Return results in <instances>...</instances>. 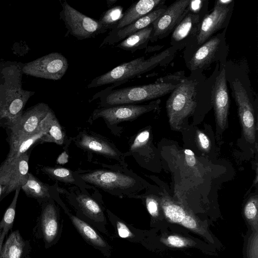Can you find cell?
<instances>
[{
    "label": "cell",
    "instance_id": "obj_4",
    "mask_svg": "<svg viewBox=\"0 0 258 258\" xmlns=\"http://www.w3.org/2000/svg\"><path fill=\"white\" fill-rule=\"evenodd\" d=\"M178 51L176 47L170 46L148 59H145V56H141L120 64L111 70L94 78L88 85L87 88L109 84H112L110 87L114 88L159 66L167 64L174 58Z\"/></svg>",
    "mask_w": 258,
    "mask_h": 258
},
{
    "label": "cell",
    "instance_id": "obj_7",
    "mask_svg": "<svg viewBox=\"0 0 258 258\" xmlns=\"http://www.w3.org/2000/svg\"><path fill=\"white\" fill-rule=\"evenodd\" d=\"M226 32V28L213 36L191 55L185 62L191 73H203L214 62L226 63L228 52Z\"/></svg>",
    "mask_w": 258,
    "mask_h": 258
},
{
    "label": "cell",
    "instance_id": "obj_25",
    "mask_svg": "<svg viewBox=\"0 0 258 258\" xmlns=\"http://www.w3.org/2000/svg\"><path fill=\"white\" fill-rule=\"evenodd\" d=\"M46 130V121L45 117L41 122L40 128L35 134L20 139H7L10 150L5 160L12 161L24 153L28 152L30 149L35 145L40 144V139L45 133Z\"/></svg>",
    "mask_w": 258,
    "mask_h": 258
},
{
    "label": "cell",
    "instance_id": "obj_2",
    "mask_svg": "<svg viewBox=\"0 0 258 258\" xmlns=\"http://www.w3.org/2000/svg\"><path fill=\"white\" fill-rule=\"evenodd\" d=\"M184 77L183 73L177 72L147 85L119 89L110 86L95 94L90 101L98 99L100 107L136 104L170 94Z\"/></svg>",
    "mask_w": 258,
    "mask_h": 258
},
{
    "label": "cell",
    "instance_id": "obj_23",
    "mask_svg": "<svg viewBox=\"0 0 258 258\" xmlns=\"http://www.w3.org/2000/svg\"><path fill=\"white\" fill-rule=\"evenodd\" d=\"M163 0H140L133 4L123 14L112 30L123 28L149 14L154 10L163 6Z\"/></svg>",
    "mask_w": 258,
    "mask_h": 258
},
{
    "label": "cell",
    "instance_id": "obj_40",
    "mask_svg": "<svg viewBox=\"0 0 258 258\" xmlns=\"http://www.w3.org/2000/svg\"><path fill=\"white\" fill-rule=\"evenodd\" d=\"M117 0H107L106 3L108 8H110L115 3L117 2Z\"/></svg>",
    "mask_w": 258,
    "mask_h": 258
},
{
    "label": "cell",
    "instance_id": "obj_10",
    "mask_svg": "<svg viewBox=\"0 0 258 258\" xmlns=\"http://www.w3.org/2000/svg\"><path fill=\"white\" fill-rule=\"evenodd\" d=\"M159 99L148 104H128L99 107L94 110L90 119L95 120L102 118L111 129L116 124L124 121H133L142 115L156 110L160 104Z\"/></svg>",
    "mask_w": 258,
    "mask_h": 258
},
{
    "label": "cell",
    "instance_id": "obj_21",
    "mask_svg": "<svg viewBox=\"0 0 258 258\" xmlns=\"http://www.w3.org/2000/svg\"><path fill=\"white\" fill-rule=\"evenodd\" d=\"M166 8V6L163 5L123 28L110 30L101 43L99 48L104 45L116 44L135 33L152 25L164 13Z\"/></svg>",
    "mask_w": 258,
    "mask_h": 258
},
{
    "label": "cell",
    "instance_id": "obj_22",
    "mask_svg": "<svg viewBox=\"0 0 258 258\" xmlns=\"http://www.w3.org/2000/svg\"><path fill=\"white\" fill-rule=\"evenodd\" d=\"M21 189L27 197L36 200L40 205L50 199L56 201L63 209L65 213L69 210L58 196V187L44 183L29 172L26 183Z\"/></svg>",
    "mask_w": 258,
    "mask_h": 258
},
{
    "label": "cell",
    "instance_id": "obj_28",
    "mask_svg": "<svg viewBox=\"0 0 258 258\" xmlns=\"http://www.w3.org/2000/svg\"><path fill=\"white\" fill-rule=\"evenodd\" d=\"M46 130L41 137L40 144L53 143L62 145L66 141V134L54 112L51 109L46 116Z\"/></svg>",
    "mask_w": 258,
    "mask_h": 258
},
{
    "label": "cell",
    "instance_id": "obj_5",
    "mask_svg": "<svg viewBox=\"0 0 258 258\" xmlns=\"http://www.w3.org/2000/svg\"><path fill=\"white\" fill-rule=\"evenodd\" d=\"M226 79L230 84L232 95L237 106L238 113L241 125L243 135L245 140L253 144L256 140V123L253 105L252 93L250 85L246 86V81H242L232 70L226 68Z\"/></svg>",
    "mask_w": 258,
    "mask_h": 258
},
{
    "label": "cell",
    "instance_id": "obj_32",
    "mask_svg": "<svg viewBox=\"0 0 258 258\" xmlns=\"http://www.w3.org/2000/svg\"><path fill=\"white\" fill-rule=\"evenodd\" d=\"M123 10V8L121 6L110 8L102 14L98 20L107 30H112L121 19L124 13Z\"/></svg>",
    "mask_w": 258,
    "mask_h": 258
},
{
    "label": "cell",
    "instance_id": "obj_12",
    "mask_svg": "<svg viewBox=\"0 0 258 258\" xmlns=\"http://www.w3.org/2000/svg\"><path fill=\"white\" fill-rule=\"evenodd\" d=\"M73 140L79 148L117 161L121 165L126 166L124 153L104 136L92 131L82 130Z\"/></svg>",
    "mask_w": 258,
    "mask_h": 258
},
{
    "label": "cell",
    "instance_id": "obj_17",
    "mask_svg": "<svg viewBox=\"0 0 258 258\" xmlns=\"http://www.w3.org/2000/svg\"><path fill=\"white\" fill-rule=\"evenodd\" d=\"M0 98V127L11 129L19 121L30 96L20 89L11 88Z\"/></svg>",
    "mask_w": 258,
    "mask_h": 258
},
{
    "label": "cell",
    "instance_id": "obj_14",
    "mask_svg": "<svg viewBox=\"0 0 258 258\" xmlns=\"http://www.w3.org/2000/svg\"><path fill=\"white\" fill-rule=\"evenodd\" d=\"M70 202L77 211L76 216L90 223L100 233L112 237L107 228L104 208L98 201L87 194H77Z\"/></svg>",
    "mask_w": 258,
    "mask_h": 258
},
{
    "label": "cell",
    "instance_id": "obj_6",
    "mask_svg": "<svg viewBox=\"0 0 258 258\" xmlns=\"http://www.w3.org/2000/svg\"><path fill=\"white\" fill-rule=\"evenodd\" d=\"M234 1H216L213 10L203 19L195 38L185 47L184 58L186 62L200 46L229 23L234 9Z\"/></svg>",
    "mask_w": 258,
    "mask_h": 258
},
{
    "label": "cell",
    "instance_id": "obj_30",
    "mask_svg": "<svg viewBox=\"0 0 258 258\" xmlns=\"http://www.w3.org/2000/svg\"><path fill=\"white\" fill-rule=\"evenodd\" d=\"M161 206L165 216L172 222L181 223L187 214L181 206L166 198H162Z\"/></svg>",
    "mask_w": 258,
    "mask_h": 258
},
{
    "label": "cell",
    "instance_id": "obj_15",
    "mask_svg": "<svg viewBox=\"0 0 258 258\" xmlns=\"http://www.w3.org/2000/svg\"><path fill=\"white\" fill-rule=\"evenodd\" d=\"M225 64L219 63V68L214 78L211 91V103L214 110L216 124L222 131L225 130L227 124L230 103Z\"/></svg>",
    "mask_w": 258,
    "mask_h": 258
},
{
    "label": "cell",
    "instance_id": "obj_38",
    "mask_svg": "<svg viewBox=\"0 0 258 258\" xmlns=\"http://www.w3.org/2000/svg\"><path fill=\"white\" fill-rule=\"evenodd\" d=\"M69 156L66 151L61 153L56 159V163L60 165H63L68 162Z\"/></svg>",
    "mask_w": 258,
    "mask_h": 258
},
{
    "label": "cell",
    "instance_id": "obj_16",
    "mask_svg": "<svg viewBox=\"0 0 258 258\" xmlns=\"http://www.w3.org/2000/svg\"><path fill=\"white\" fill-rule=\"evenodd\" d=\"M191 0L176 1L153 23L150 41L156 42L171 34L189 10Z\"/></svg>",
    "mask_w": 258,
    "mask_h": 258
},
{
    "label": "cell",
    "instance_id": "obj_34",
    "mask_svg": "<svg viewBox=\"0 0 258 258\" xmlns=\"http://www.w3.org/2000/svg\"><path fill=\"white\" fill-rule=\"evenodd\" d=\"M244 213L248 220H254L257 215V196L251 197L246 203Z\"/></svg>",
    "mask_w": 258,
    "mask_h": 258
},
{
    "label": "cell",
    "instance_id": "obj_31",
    "mask_svg": "<svg viewBox=\"0 0 258 258\" xmlns=\"http://www.w3.org/2000/svg\"><path fill=\"white\" fill-rule=\"evenodd\" d=\"M21 188H18L15 191L13 199L5 211L3 218L0 221V228L3 231L8 235L10 231H12L13 227L16 214V209L18 197Z\"/></svg>",
    "mask_w": 258,
    "mask_h": 258
},
{
    "label": "cell",
    "instance_id": "obj_9",
    "mask_svg": "<svg viewBox=\"0 0 258 258\" xmlns=\"http://www.w3.org/2000/svg\"><path fill=\"white\" fill-rule=\"evenodd\" d=\"M54 201L50 199L40 205V213L33 229L34 235L43 240L46 249L57 243L62 231L59 210Z\"/></svg>",
    "mask_w": 258,
    "mask_h": 258
},
{
    "label": "cell",
    "instance_id": "obj_42",
    "mask_svg": "<svg viewBox=\"0 0 258 258\" xmlns=\"http://www.w3.org/2000/svg\"><path fill=\"white\" fill-rule=\"evenodd\" d=\"M25 258H31V257H30V255H29V254H28V255H27L25 257Z\"/></svg>",
    "mask_w": 258,
    "mask_h": 258
},
{
    "label": "cell",
    "instance_id": "obj_24",
    "mask_svg": "<svg viewBox=\"0 0 258 258\" xmlns=\"http://www.w3.org/2000/svg\"><path fill=\"white\" fill-rule=\"evenodd\" d=\"M0 251V258H25L31 250L30 242L19 230L11 231L6 238Z\"/></svg>",
    "mask_w": 258,
    "mask_h": 258
},
{
    "label": "cell",
    "instance_id": "obj_33",
    "mask_svg": "<svg viewBox=\"0 0 258 258\" xmlns=\"http://www.w3.org/2000/svg\"><path fill=\"white\" fill-rule=\"evenodd\" d=\"M132 198L144 199L147 209L153 218L158 216L159 213V205L156 197L152 195H148L145 196L136 195Z\"/></svg>",
    "mask_w": 258,
    "mask_h": 258
},
{
    "label": "cell",
    "instance_id": "obj_3",
    "mask_svg": "<svg viewBox=\"0 0 258 258\" xmlns=\"http://www.w3.org/2000/svg\"><path fill=\"white\" fill-rule=\"evenodd\" d=\"M74 173L77 179L115 196L132 198L142 187L140 177L125 166L79 169Z\"/></svg>",
    "mask_w": 258,
    "mask_h": 258
},
{
    "label": "cell",
    "instance_id": "obj_35",
    "mask_svg": "<svg viewBox=\"0 0 258 258\" xmlns=\"http://www.w3.org/2000/svg\"><path fill=\"white\" fill-rule=\"evenodd\" d=\"M196 140L198 145L203 151L207 152L209 151L211 143L209 138L203 132L197 131L196 133Z\"/></svg>",
    "mask_w": 258,
    "mask_h": 258
},
{
    "label": "cell",
    "instance_id": "obj_29",
    "mask_svg": "<svg viewBox=\"0 0 258 258\" xmlns=\"http://www.w3.org/2000/svg\"><path fill=\"white\" fill-rule=\"evenodd\" d=\"M41 171L53 180L66 184H76L77 179L72 170L60 166H43Z\"/></svg>",
    "mask_w": 258,
    "mask_h": 258
},
{
    "label": "cell",
    "instance_id": "obj_39",
    "mask_svg": "<svg viewBox=\"0 0 258 258\" xmlns=\"http://www.w3.org/2000/svg\"><path fill=\"white\" fill-rule=\"evenodd\" d=\"M7 236V234L3 231L2 229L0 228V251L5 241V239Z\"/></svg>",
    "mask_w": 258,
    "mask_h": 258
},
{
    "label": "cell",
    "instance_id": "obj_11",
    "mask_svg": "<svg viewBox=\"0 0 258 258\" xmlns=\"http://www.w3.org/2000/svg\"><path fill=\"white\" fill-rule=\"evenodd\" d=\"M68 67V60L64 55L52 52L25 63L22 71L27 75L57 81L63 77Z\"/></svg>",
    "mask_w": 258,
    "mask_h": 258
},
{
    "label": "cell",
    "instance_id": "obj_8",
    "mask_svg": "<svg viewBox=\"0 0 258 258\" xmlns=\"http://www.w3.org/2000/svg\"><path fill=\"white\" fill-rule=\"evenodd\" d=\"M61 5L62 10L59 17L67 29L65 36L70 34L79 40H83L95 38L107 31L98 20L83 14L72 7L66 1L61 2Z\"/></svg>",
    "mask_w": 258,
    "mask_h": 258
},
{
    "label": "cell",
    "instance_id": "obj_27",
    "mask_svg": "<svg viewBox=\"0 0 258 258\" xmlns=\"http://www.w3.org/2000/svg\"><path fill=\"white\" fill-rule=\"evenodd\" d=\"M153 26L151 25L114 45V47L130 51L132 53L139 49L146 48L150 41Z\"/></svg>",
    "mask_w": 258,
    "mask_h": 258
},
{
    "label": "cell",
    "instance_id": "obj_36",
    "mask_svg": "<svg viewBox=\"0 0 258 258\" xmlns=\"http://www.w3.org/2000/svg\"><path fill=\"white\" fill-rule=\"evenodd\" d=\"M167 243L173 247H181L185 246L187 243L183 238L176 235H170L167 238Z\"/></svg>",
    "mask_w": 258,
    "mask_h": 258
},
{
    "label": "cell",
    "instance_id": "obj_26",
    "mask_svg": "<svg viewBox=\"0 0 258 258\" xmlns=\"http://www.w3.org/2000/svg\"><path fill=\"white\" fill-rule=\"evenodd\" d=\"M108 220L114 228V237L131 242H140L144 235L143 231L127 223L108 209L106 210Z\"/></svg>",
    "mask_w": 258,
    "mask_h": 258
},
{
    "label": "cell",
    "instance_id": "obj_20",
    "mask_svg": "<svg viewBox=\"0 0 258 258\" xmlns=\"http://www.w3.org/2000/svg\"><path fill=\"white\" fill-rule=\"evenodd\" d=\"M66 214L77 232L88 244L100 251L105 257L111 256L112 251L111 245L97 229L70 211Z\"/></svg>",
    "mask_w": 258,
    "mask_h": 258
},
{
    "label": "cell",
    "instance_id": "obj_18",
    "mask_svg": "<svg viewBox=\"0 0 258 258\" xmlns=\"http://www.w3.org/2000/svg\"><path fill=\"white\" fill-rule=\"evenodd\" d=\"M50 110L48 105L44 103H39L28 108L15 126L6 129L7 139H20L35 134Z\"/></svg>",
    "mask_w": 258,
    "mask_h": 258
},
{
    "label": "cell",
    "instance_id": "obj_19",
    "mask_svg": "<svg viewBox=\"0 0 258 258\" xmlns=\"http://www.w3.org/2000/svg\"><path fill=\"white\" fill-rule=\"evenodd\" d=\"M207 12H188L171 33L170 44L178 50L185 47L196 37L200 24Z\"/></svg>",
    "mask_w": 258,
    "mask_h": 258
},
{
    "label": "cell",
    "instance_id": "obj_13",
    "mask_svg": "<svg viewBox=\"0 0 258 258\" xmlns=\"http://www.w3.org/2000/svg\"><path fill=\"white\" fill-rule=\"evenodd\" d=\"M29 154L25 153L11 161L4 160L0 165V184L4 198L27 182L29 173Z\"/></svg>",
    "mask_w": 258,
    "mask_h": 258
},
{
    "label": "cell",
    "instance_id": "obj_37",
    "mask_svg": "<svg viewBox=\"0 0 258 258\" xmlns=\"http://www.w3.org/2000/svg\"><path fill=\"white\" fill-rule=\"evenodd\" d=\"M180 224L184 227L190 229H196L197 227V223L195 219L188 214L183 219Z\"/></svg>",
    "mask_w": 258,
    "mask_h": 258
},
{
    "label": "cell",
    "instance_id": "obj_41",
    "mask_svg": "<svg viewBox=\"0 0 258 258\" xmlns=\"http://www.w3.org/2000/svg\"><path fill=\"white\" fill-rule=\"evenodd\" d=\"M3 187L0 184V202L2 201V200H3L4 199L3 197Z\"/></svg>",
    "mask_w": 258,
    "mask_h": 258
},
{
    "label": "cell",
    "instance_id": "obj_1",
    "mask_svg": "<svg viewBox=\"0 0 258 258\" xmlns=\"http://www.w3.org/2000/svg\"><path fill=\"white\" fill-rule=\"evenodd\" d=\"M219 68L217 63L214 72L208 78L203 73H191L170 93L166 102V109L172 130L180 131L185 119L195 112L200 99L211 92Z\"/></svg>",
    "mask_w": 258,
    "mask_h": 258
}]
</instances>
